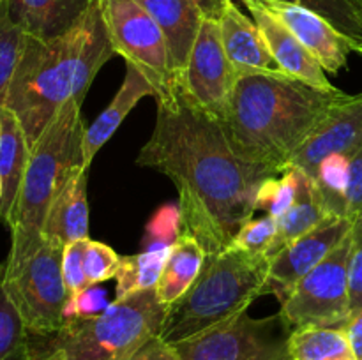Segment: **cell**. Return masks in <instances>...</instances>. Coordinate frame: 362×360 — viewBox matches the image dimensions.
Masks as SVG:
<instances>
[{"mask_svg":"<svg viewBox=\"0 0 362 360\" xmlns=\"http://www.w3.org/2000/svg\"><path fill=\"white\" fill-rule=\"evenodd\" d=\"M156 102L154 131L140 148L136 164L172 180L179 193L182 232L194 236L207 254L221 253L257 212L262 184L279 173L240 157L221 120L184 92Z\"/></svg>","mask_w":362,"mask_h":360,"instance_id":"1","label":"cell"},{"mask_svg":"<svg viewBox=\"0 0 362 360\" xmlns=\"http://www.w3.org/2000/svg\"><path fill=\"white\" fill-rule=\"evenodd\" d=\"M345 95L339 88L324 90L285 73L240 74L221 126L240 157L283 173Z\"/></svg>","mask_w":362,"mask_h":360,"instance_id":"2","label":"cell"},{"mask_svg":"<svg viewBox=\"0 0 362 360\" xmlns=\"http://www.w3.org/2000/svg\"><path fill=\"white\" fill-rule=\"evenodd\" d=\"M115 55L99 0L59 37L41 41L27 35L6 108L20 122L28 147L67 101H83L101 67Z\"/></svg>","mask_w":362,"mask_h":360,"instance_id":"3","label":"cell"},{"mask_svg":"<svg viewBox=\"0 0 362 360\" xmlns=\"http://www.w3.org/2000/svg\"><path fill=\"white\" fill-rule=\"evenodd\" d=\"M83 101H67L30 148L11 224V249L2 268L20 267L45 240V224L57 194L71 173L83 166ZM85 168V166H83Z\"/></svg>","mask_w":362,"mask_h":360,"instance_id":"4","label":"cell"},{"mask_svg":"<svg viewBox=\"0 0 362 360\" xmlns=\"http://www.w3.org/2000/svg\"><path fill=\"white\" fill-rule=\"evenodd\" d=\"M269 258L228 247L207 254L200 274L177 302L168 306L159 337L179 344L239 314L265 295Z\"/></svg>","mask_w":362,"mask_h":360,"instance_id":"5","label":"cell"},{"mask_svg":"<svg viewBox=\"0 0 362 360\" xmlns=\"http://www.w3.org/2000/svg\"><path fill=\"white\" fill-rule=\"evenodd\" d=\"M166 309L154 288L115 299L98 316L67 320L49 335H30V360H124L161 334Z\"/></svg>","mask_w":362,"mask_h":360,"instance_id":"6","label":"cell"},{"mask_svg":"<svg viewBox=\"0 0 362 360\" xmlns=\"http://www.w3.org/2000/svg\"><path fill=\"white\" fill-rule=\"evenodd\" d=\"M110 41L127 66L140 71L154 88L156 101L175 97L182 80L165 34L136 0H99Z\"/></svg>","mask_w":362,"mask_h":360,"instance_id":"7","label":"cell"},{"mask_svg":"<svg viewBox=\"0 0 362 360\" xmlns=\"http://www.w3.org/2000/svg\"><path fill=\"white\" fill-rule=\"evenodd\" d=\"M64 246L42 240L30 258L14 270H2L7 295L30 335H49L64 325L67 288L62 275Z\"/></svg>","mask_w":362,"mask_h":360,"instance_id":"8","label":"cell"},{"mask_svg":"<svg viewBox=\"0 0 362 360\" xmlns=\"http://www.w3.org/2000/svg\"><path fill=\"white\" fill-rule=\"evenodd\" d=\"M292 330L281 313L253 318L246 311L172 346L180 360H292L288 346Z\"/></svg>","mask_w":362,"mask_h":360,"instance_id":"9","label":"cell"},{"mask_svg":"<svg viewBox=\"0 0 362 360\" xmlns=\"http://www.w3.org/2000/svg\"><path fill=\"white\" fill-rule=\"evenodd\" d=\"M350 249L352 235L349 233L281 304L279 313L285 316L293 330L304 327H345L349 318L352 316L349 277Z\"/></svg>","mask_w":362,"mask_h":360,"instance_id":"10","label":"cell"},{"mask_svg":"<svg viewBox=\"0 0 362 360\" xmlns=\"http://www.w3.org/2000/svg\"><path fill=\"white\" fill-rule=\"evenodd\" d=\"M237 73L223 48L218 20L204 18L182 74V92L204 112L223 120Z\"/></svg>","mask_w":362,"mask_h":360,"instance_id":"11","label":"cell"},{"mask_svg":"<svg viewBox=\"0 0 362 360\" xmlns=\"http://www.w3.org/2000/svg\"><path fill=\"white\" fill-rule=\"evenodd\" d=\"M350 229L352 222L346 217H327L269 258L265 295H274L279 304L285 302L296 286L336 249Z\"/></svg>","mask_w":362,"mask_h":360,"instance_id":"12","label":"cell"},{"mask_svg":"<svg viewBox=\"0 0 362 360\" xmlns=\"http://www.w3.org/2000/svg\"><path fill=\"white\" fill-rule=\"evenodd\" d=\"M362 148V94H346L336 102L310 134L299 150L292 155L288 168H297L315 179L318 166L334 154L352 159ZM286 168V169H288Z\"/></svg>","mask_w":362,"mask_h":360,"instance_id":"13","label":"cell"},{"mask_svg":"<svg viewBox=\"0 0 362 360\" xmlns=\"http://www.w3.org/2000/svg\"><path fill=\"white\" fill-rule=\"evenodd\" d=\"M257 2L296 35L297 41L318 60L325 73L338 74L343 67H346L352 46L320 14L299 4L283 2V0H257Z\"/></svg>","mask_w":362,"mask_h":360,"instance_id":"14","label":"cell"},{"mask_svg":"<svg viewBox=\"0 0 362 360\" xmlns=\"http://www.w3.org/2000/svg\"><path fill=\"white\" fill-rule=\"evenodd\" d=\"M240 2L250 11L251 18L257 23L264 41L267 42L271 55L278 62L281 73L299 78V80L306 81V83L313 85L317 88L334 90L336 87L329 81L324 67L297 41L296 35L278 18L272 16L257 0H240Z\"/></svg>","mask_w":362,"mask_h":360,"instance_id":"15","label":"cell"},{"mask_svg":"<svg viewBox=\"0 0 362 360\" xmlns=\"http://www.w3.org/2000/svg\"><path fill=\"white\" fill-rule=\"evenodd\" d=\"M218 23L223 48L237 76L251 73H281L253 18L246 16L233 0H226Z\"/></svg>","mask_w":362,"mask_h":360,"instance_id":"16","label":"cell"},{"mask_svg":"<svg viewBox=\"0 0 362 360\" xmlns=\"http://www.w3.org/2000/svg\"><path fill=\"white\" fill-rule=\"evenodd\" d=\"M92 4L94 0H6L11 20L41 41L66 34Z\"/></svg>","mask_w":362,"mask_h":360,"instance_id":"17","label":"cell"},{"mask_svg":"<svg viewBox=\"0 0 362 360\" xmlns=\"http://www.w3.org/2000/svg\"><path fill=\"white\" fill-rule=\"evenodd\" d=\"M158 23L168 42L173 64L182 80L191 48L204 21L194 0H136Z\"/></svg>","mask_w":362,"mask_h":360,"instance_id":"18","label":"cell"},{"mask_svg":"<svg viewBox=\"0 0 362 360\" xmlns=\"http://www.w3.org/2000/svg\"><path fill=\"white\" fill-rule=\"evenodd\" d=\"M45 239L60 244L90 239L88 236L87 168L80 166L71 173L67 182L57 194L45 224Z\"/></svg>","mask_w":362,"mask_h":360,"instance_id":"19","label":"cell"},{"mask_svg":"<svg viewBox=\"0 0 362 360\" xmlns=\"http://www.w3.org/2000/svg\"><path fill=\"white\" fill-rule=\"evenodd\" d=\"M152 95L154 97V88L151 87L144 74L133 66L126 64V76L122 85L113 95L112 102L103 109L101 115L85 129L83 136V166L88 169L98 152L105 147L106 141L117 133L120 124L124 122L131 109L138 104L144 97Z\"/></svg>","mask_w":362,"mask_h":360,"instance_id":"20","label":"cell"},{"mask_svg":"<svg viewBox=\"0 0 362 360\" xmlns=\"http://www.w3.org/2000/svg\"><path fill=\"white\" fill-rule=\"evenodd\" d=\"M30 147L16 116L7 108H0V222L11 228L18 194L27 169Z\"/></svg>","mask_w":362,"mask_h":360,"instance_id":"21","label":"cell"},{"mask_svg":"<svg viewBox=\"0 0 362 360\" xmlns=\"http://www.w3.org/2000/svg\"><path fill=\"white\" fill-rule=\"evenodd\" d=\"M205 258L207 253L194 236L187 233L179 236L163 265L161 275L154 288L158 299L166 307L177 302L191 288L204 267Z\"/></svg>","mask_w":362,"mask_h":360,"instance_id":"22","label":"cell"},{"mask_svg":"<svg viewBox=\"0 0 362 360\" xmlns=\"http://www.w3.org/2000/svg\"><path fill=\"white\" fill-rule=\"evenodd\" d=\"M327 217H331V215H327V212L322 208L317 193H315L313 180L300 172L296 203L278 219V233H276L274 242H272L271 249H269L267 258L278 254L283 247L292 244L299 236L306 235L308 232L317 228Z\"/></svg>","mask_w":362,"mask_h":360,"instance_id":"23","label":"cell"},{"mask_svg":"<svg viewBox=\"0 0 362 360\" xmlns=\"http://www.w3.org/2000/svg\"><path fill=\"white\" fill-rule=\"evenodd\" d=\"M288 346L292 360H357L343 328H296Z\"/></svg>","mask_w":362,"mask_h":360,"instance_id":"24","label":"cell"},{"mask_svg":"<svg viewBox=\"0 0 362 360\" xmlns=\"http://www.w3.org/2000/svg\"><path fill=\"white\" fill-rule=\"evenodd\" d=\"M172 249L144 251L129 256H122L120 270L117 274L115 299H126L144 289H152L158 284L163 265Z\"/></svg>","mask_w":362,"mask_h":360,"instance_id":"25","label":"cell"},{"mask_svg":"<svg viewBox=\"0 0 362 360\" xmlns=\"http://www.w3.org/2000/svg\"><path fill=\"white\" fill-rule=\"evenodd\" d=\"M349 162L350 159L346 155H329L318 166V172L313 179L318 201L331 217H346Z\"/></svg>","mask_w":362,"mask_h":360,"instance_id":"26","label":"cell"},{"mask_svg":"<svg viewBox=\"0 0 362 360\" xmlns=\"http://www.w3.org/2000/svg\"><path fill=\"white\" fill-rule=\"evenodd\" d=\"M299 4L327 20L352 46V52L362 55V0H283Z\"/></svg>","mask_w":362,"mask_h":360,"instance_id":"27","label":"cell"},{"mask_svg":"<svg viewBox=\"0 0 362 360\" xmlns=\"http://www.w3.org/2000/svg\"><path fill=\"white\" fill-rule=\"evenodd\" d=\"M0 360H30V334L18 313L0 270Z\"/></svg>","mask_w":362,"mask_h":360,"instance_id":"28","label":"cell"},{"mask_svg":"<svg viewBox=\"0 0 362 360\" xmlns=\"http://www.w3.org/2000/svg\"><path fill=\"white\" fill-rule=\"evenodd\" d=\"M27 44V34L9 16L6 0L0 7V108H6L11 83Z\"/></svg>","mask_w":362,"mask_h":360,"instance_id":"29","label":"cell"},{"mask_svg":"<svg viewBox=\"0 0 362 360\" xmlns=\"http://www.w3.org/2000/svg\"><path fill=\"white\" fill-rule=\"evenodd\" d=\"M300 172L297 168L285 169L279 175L271 176L262 184L257 196V210L279 219L293 203L299 191Z\"/></svg>","mask_w":362,"mask_h":360,"instance_id":"30","label":"cell"},{"mask_svg":"<svg viewBox=\"0 0 362 360\" xmlns=\"http://www.w3.org/2000/svg\"><path fill=\"white\" fill-rule=\"evenodd\" d=\"M182 233V217H180L179 205H163V207L152 215L147 228H145L141 249H172Z\"/></svg>","mask_w":362,"mask_h":360,"instance_id":"31","label":"cell"},{"mask_svg":"<svg viewBox=\"0 0 362 360\" xmlns=\"http://www.w3.org/2000/svg\"><path fill=\"white\" fill-rule=\"evenodd\" d=\"M278 233V219L265 214L262 217H251L246 224L239 229L233 239L232 246L244 253L257 254V256H267L272 242Z\"/></svg>","mask_w":362,"mask_h":360,"instance_id":"32","label":"cell"},{"mask_svg":"<svg viewBox=\"0 0 362 360\" xmlns=\"http://www.w3.org/2000/svg\"><path fill=\"white\" fill-rule=\"evenodd\" d=\"M120 263H122V256H119L113 247L98 240H88L83 260L88 286H99L101 282L117 277Z\"/></svg>","mask_w":362,"mask_h":360,"instance_id":"33","label":"cell"},{"mask_svg":"<svg viewBox=\"0 0 362 360\" xmlns=\"http://www.w3.org/2000/svg\"><path fill=\"white\" fill-rule=\"evenodd\" d=\"M88 240L90 239L76 240V242H71L64 247L62 275H64V282H66L69 299L71 296L80 295L81 292L90 288L87 281V275H85V265H83L85 249H87Z\"/></svg>","mask_w":362,"mask_h":360,"instance_id":"34","label":"cell"},{"mask_svg":"<svg viewBox=\"0 0 362 360\" xmlns=\"http://www.w3.org/2000/svg\"><path fill=\"white\" fill-rule=\"evenodd\" d=\"M110 302L106 300V293L98 286H90L80 295L71 296L67 300L66 311H64V323L67 320H78V318H92L101 314Z\"/></svg>","mask_w":362,"mask_h":360,"instance_id":"35","label":"cell"},{"mask_svg":"<svg viewBox=\"0 0 362 360\" xmlns=\"http://www.w3.org/2000/svg\"><path fill=\"white\" fill-rule=\"evenodd\" d=\"M352 249H350V309L352 313L362 307V217L352 224Z\"/></svg>","mask_w":362,"mask_h":360,"instance_id":"36","label":"cell"},{"mask_svg":"<svg viewBox=\"0 0 362 360\" xmlns=\"http://www.w3.org/2000/svg\"><path fill=\"white\" fill-rule=\"evenodd\" d=\"M362 217V148L349 162L346 182V219L356 222Z\"/></svg>","mask_w":362,"mask_h":360,"instance_id":"37","label":"cell"},{"mask_svg":"<svg viewBox=\"0 0 362 360\" xmlns=\"http://www.w3.org/2000/svg\"><path fill=\"white\" fill-rule=\"evenodd\" d=\"M124 360H180V356L172 344L156 335Z\"/></svg>","mask_w":362,"mask_h":360,"instance_id":"38","label":"cell"},{"mask_svg":"<svg viewBox=\"0 0 362 360\" xmlns=\"http://www.w3.org/2000/svg\"><path fill=\"white\" fill-rule=\"evenodd\" d=\"M343 332H345L346 339L352 346L356 359L362 360V307L356 313H352V316L349 318V321L343 327Z\"/></svg>","mask_w":362,"mask_h":360,"instance_id":"39","label":"cell"},{"mask_svg":"<svg viewBox=\"0 0 362 360\" xmlns=\"http://www.w3.org/2000/svg\"><path fill=\"white\" fill-rule=\"evenodd\" d=\"M197 6L200 7L204 18H212V20H219L225 7L226 0H194Z\"/></svg>","mask_w":362,"mask_h":360,"instance_id":"40","label":"cell"},{"mask_svg":"<svg viewBox=\"0 0 362 360\" xmlns=\"http://www.w3.org/2000/svg\"><path fill=\"white\" fill-rule=\"evenodd\" d=\"M0 196H2V182H0Z\"/></svg>","mask_w":362,"mask_h":360,"instance_id":"41","label":"cell"},{"mask_svg":"<svg viewBox=\"0 0 362 360\" xmlns=\"http://www.w3.org/2000/svg\"><path fill=\"white\" fill-rule=\"evenodd\" d=\"M2 4H4V0H0V7H2Z\"/></svg>","mask_w":362,"mask_h":360,"instance_id":"42","label":"cell"}]
</instances>
